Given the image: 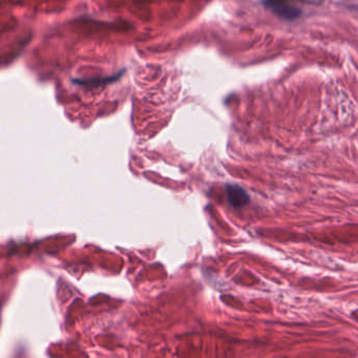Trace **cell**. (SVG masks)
I'll return each mask as SVG.
<instances>
[{
	"instance_id": "6da1fadb",
	"label": "cell",
	"mask_w": 358,
	"mask_h": 358,
	"mask_svg": "<svg viewBox=\"0 0 358 358\" xmlns=\"http://www.w3.org/2000/svg\"><path fill=\"white\" fill-rule=\"evenodd\" d=\"M263 4L285 20L296 19L301 14L300 8L296 5L297 0H264Z\"/></svg>"
},
{
	"instance_id": "7a4b0ae2",
	"label": "cell",
	"mask_w": 358,
	"mask_h": 358,
	"mask_svg": "<svg viewBox=\"0 0 358 358\" xmlns=\"http://www.w3.org/2000/svg\"><path fill=\"white\" fill-rule=\"evenodd\" d=\"M226 192L228 201L235 207H241V206H244L249 202V197H248L247 192L238 185H227Z\"/></svg>"
}]
</instances>
